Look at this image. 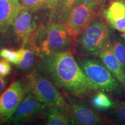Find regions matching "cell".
Listing matches in <instances>:
<instances>
[{"mask_svg":"<svg viewBox=\"0 0 125 125\" xmlns=\"http://www.w3.org/2000/svg\"><path fill=\"white\" fill-rule=\"evenodd\" d=\"M35 68L57 89L76 98L85 97L95 91L71 52L38 57Z\"/></svg>","mask_w":125,"mask_h":125,"instance_id":"1","label":"cell"},{"mask_svg":"<svg viewBox=\"0 0 125 125\" xmlns=\"http://www.w3.org/2000/svg\"><path fill=\"white\" fill-rule=\"evenodd\" d=\"M109 26L98 16L80 35L74 38L73 53L82 57L99 56L111 41Z\"/></svg>","mask_w":125,"mask_h":125,"instance_id":"2","label":"cell"},{"mask_svg":"<svg viewBox=\"0 0 125 125\" xmlns=\"http://www.w3.org/2000/svg\"><path fill=\"white\" fill-rule=\"evenodd\" d=\"M76 61L95 91L119 94L121 85L104 63L92 57H78Z\"/></svg>","mask_w":125,"mask_h":125,"instance_id":"3","label":"cell"},{"mask_svg":"<svg viewBox=\"0 0 125 125\" xmlns=\"http://www.w3.org/2000/svg\"><path fill=\"white\" fill-rule=\"evenodd\" d=\"M74 40L64 24L49 21L44 38L39 48L38 57L68 52L73 53Z\"/></svg>","mask_w":125,"mask_h":125,"instance_id":"4","label":"cell"},{"mask_svg":"<svg viewBox=\"0 0 125 125\" xmlns=\"http://www.w3.org/2000/svg\"><path fill=\"white\" fill-rule=\"evenodd\" d=\"M106 2L97 1L79 4L74 7L65 24L70 35L74 38L80 35L95 18L100 15Z\"/></svg>","mask_w":125,"mask_h":125,"instance_id":"5","label":"cell"},{"mask_svg":"<svg viewBox=\"0 0 125 125\" xmlns=\"http://www.w3.org/2000/svg\"><path fill=\"white\" fill-rule=\"evenodd\" d=\"M30 92L29 78L16 79L0 94V124L10 121L18 105Z\"/></svg>","mask_w":125,"mask_h":125,"instance_id":"6","label":"cell"},{"mask_svg":"<svg viewBox=\"0 0 125 125\" xmlns=\"http://www.w3.org/2000/svg\"><path fill=\"white\" fill-rule=\"evenodd\" d=\"M30 92L37 100L48 106L66 105L65 99L57 90V87L47 76L36 68L27 75Z\"/></svg>","mask_w":125,"mask_h":125,"instance_id":"7","label":"cell"},{"mask_svg":"<svg viewBox=\"0 0 125 125\" xmlns=\"http://www.w3.org/2000/svg\"><path fill=\"white\" fill-rule=\"evenodd\" d=\"M34 12L22 8L4 36L7 43L13 49L23 48L34 26Z\"/></svg>","mask_w":125,"mask_h":125,"instance_id":"8","label":"cell"},{"mask_svg":"<svg viewBox=\"0 0 125 125\" xmlns=\"http://www.w3.org/2000/svg\"><path fill=\"white\" fill-rule=\"evenodd\" d=\"M48 106L37 99L30 92L21 101L10 121L15 125H22L30 122L44 116Z\"/></svg>","mask_w":125,"mask_h":125,"instance_id":"9","label":"cell"},{"mask_svg":"<svg viewBox=\"0 0 125 125\" xmlns=\"http://www.w3.org/2000/svg\"><path fill=\"white\" fill-rule=\"evenodd\" d=\"M65 101L75 125H103L107 122L104 117L82 101L76 100L73 97L68 98L67 96Z\"/></svg>","mask_w":125,"mask_h":125,"instance_id":"10","label":"cell"},{"mask_svg":"<svg viewBox=\"0 0 125 125\" xmlns=\"http://www.w3.org/2000/svg\"><path fill=\"white\" fill-rule=\"evenodd\" d=\"M104 18L114 29L125 32V2L123 0H113L103 10Z\"/></svg>","mask_w":125,"mask_h":125,"instance_id":"11","label":"cell"},{"mask_svg":"<svg viewBox=\"0 0 125 125\" xmlns=\"http://www.w3.org/2000/svg\"><path fill=\"white\" fill-rule=\"evenodd\" d=\"M22 8L20 0H0V33L7 31Z\"/></svg>","mask_w":125,"mask_h":125,"instance_id":"12","label":"cell"},{"mask_svg":"<svg viewBox=\"0 0 125 125\" xmlns=\"http://www.w3.org/2000/svg\"><path fill=\"white\" fill-rule=\"evenodd\" d=\"M98 57L107 68L115 76L121 85L125 89V73L112 50L111 40Z\"/></svg>","mask_w":125,"mask_h":125,"instance_id":"13","label":"cell"},{"mask_svg":"<svg viewBox=\"0 0 125 125\" xmlns=\"http://www.w3.org/2000/svg\"><path fill=\"white\" fill-rule=\"evenodd\" d=\"M46 125H75L66 105H54L48 107L45 112Z\"/></svg>","mask_w":125,"mask_h":125,"instance_id":"14","label":"cell"},{"mask_svg":"<svg viewBox=\"0 0 125 125\" xmlns=\"http://www.w3.org/2000/svg\"><path fill=\"white\" fill-rule=\"evenodd\" d=\"M79 1V0H60L55 10L51 14V21L65 25L72 10L78 5Z\"/></svg>","mask_w":125,"mask_h":125,"instance_id":"15","label":"cell"},{"mask_svg":"<svg viewBox=\"0 0 125 125\" xmlns=\"http://www.w3.org/2000/svg\"><path fill=\"white\" fill-rule=\"evenodd\" d=\"M20 54V61L16 65L21 72L31 73L35 69L37 56L34 52L28 48H21L18 49Z\"/></svg>","mask_w":125,"mask_h":125,"instance_id":"16","label":"cell"},{"mask_svg":"<svg viewBox=\"0 0 125 125\" xmlns=\"http://www.w3.org/2000/svg\"><path fill=\"white\" fill-rule=\"evenodd\" d=\"M112 50L125 73V40L122 37H115L111 40Z\"/></svg>","mask_w":125,"mask_h":125,"instance_id":"17","label":"cell"},{"mask_svg":"<svg viewBox=\"0 0 125 125\" xmlns=\"http://www.w3.org/2000/svg\"><path fill=\"white\" fill-rule=\"evenodd\" d=\"M91 103L94 107L100 110H107L112 108L114 102L107 96L105 92L97 91L92 98Z\"/></svg>","mask_w":125,"mask_h":125,"instance_id":"18","label":"cell"},{"mask_svg":"<svg viewBox=\"0 0 125 125\" xmlns=\"http://www.w3.org/2000/svg\"><path fill=\"white\" fill-rule=\"evenodd\" d=\"M23 8L32 12H35L42 9L51 10V0H20Z\"/></svg>","mask_w":125,"mask_h":125,"instance_id":"19","label":"cell"},{"mask_svg":"<svg viewBox=\"0 0 125 125\" xmlns=\"http://www.w3.org/2000/svg\"><path fill=\"white\" fill-rule=\"evenodd\" d=\"M0 57L15 65L18 64L20 59L18 50L15 51L6 48H3L0 50Z\"/></svg>","mask_w":125,"mask_h":125,"instance_id":"20","label":"cell"},{"mask_svg":"<svg viewBox=\"0 0 125 125\" xmlns=\"http://www.w3.org/2000/svg\"><path fill=\"white\" fill-rule=\"evenodd\" d=\"M114 115L119 122L125 124V101L117 100L114 102Z\"/></svg>","mask_w":125,"mask_h":125,"instance_id":"21","label":"cell"},{"mask_svg":"<svg viewBox=\"0 0 125 125\" xmlns=\"http://www.w3.org/2000/svg\"><path fill=\"white\" fill-rule=\"evenodd\" d=\"M12 67L9 62L5 59H0V75L6 76L10 74Z\"/></svg>","mask_w":125,"mask_h":125,"instance_id":"22","label":"cell"},{"mask_svg":"<svg viewBox=\"0 0 125 125\" xmlns=\"http://www.w3.org/2000/svg\"><path fill=\"white\" fill-rule=\"evenodd\" d=\"M8 82V81L5 76L0 75V94L2 93L6 89Z\"/></svg>","mask_w":125,"mask_h":125,"instance_id":"23","label":"cell"},{"mask_svg":"<svg viewBox=\"0 0 125 125\" xmlns=\"http://www.w3.org/2000/svg\"><path fill=\"white\" fill-rule=\"evenodd\" d=\"M2 34H3L2 33H0V50L3 48L5 43H7L5 38L4 36L2 35Z\"/></svg>","mask_w":125,"mask_h":125,"instance_id":"24","label":"cell"},{"mask_svg":"<svg viewBox=\"0 0 125 125\" xmlns=\"http://www.w3.org/2000/svg\"><path fill=\"white\" fill-rule=\"evenodd\" d=\"M107 1V0H79L78 4H87V3H90V2H94V1Z\"/></svg>","mask_w":125,"mask_h":125,"instance_id":"25","label":"cell"},{"mask_svg":"<svg viewBox=\"0 0 125 125\" xmlns=\"http://www.w3.org/2000/svg\"><path fill=\"white\" fill-rule=\"evenodd\" d=\"M121 37H122L123 38H124L125 40V33L122 34L121 35Z\"/></svg>","mask_w":125,"mask_h":125,"instance_id":"26","label":"cell"},{"mask_svg":"<svg viewBox=\"0 0 125 125\" xmlns=\"http://www.w3.org/2000/svg\"><path fill=\"white\" fill-rule=\"evenodd\" d=\"M123 1H125V0H123Z\"/></svg>","mask_w":125,"mask_h":125,"instance_id":"27","label":"cell"}]
</instances>
